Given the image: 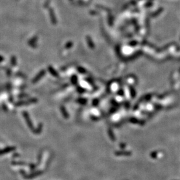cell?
I'll return each instance as SVG.
<instances>
[{
    "label": "cell",
    "mask_w": 180,
    "mask_h": 180,
    "mask_svg": "<svg viewBox=\"0 0 180 180\" xmlns=\"http://www.w3.org/2000/svg\"><path fill=\"white\" fill-rule=\"evenodd\" d=\"M14 149L15 148H13V147H9V148H5L4 149L0 150V155H4V154L7 153L11 151H12V150H14Z\"/></svg>",
    "instance_id": "6da1fadb"
},
{
    "label": "cell",
    "mask_w": 180,
    "mask_h": 180,
    "mask_svg": "<svg viewBox=\"0 0 180 180\" xmlns=\"http://www.w3.org/2000/svg\"><path fill=\"white\" fill-rule=\"evenodd\" d=\"M23 116H24V117L25 118L26 120V122L27 125H28V126L30 127L31 128H32V122H31V120L30 118H29V116H28V114L26 113H23Z\"/></svg>",
    "instance_id": "7a4b0ae2"
}]
</instances>
